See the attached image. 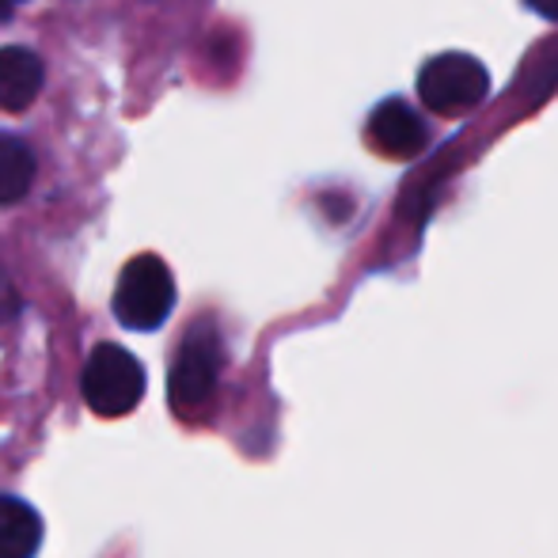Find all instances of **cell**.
I'll list each match as a JSON object with an SVG mask.
<instances>
[{
	"mask_svg": "<svg viewBox=\"0 0 558 558\" xmlns=\"http://www.w3.org/2000/svg\"><path fill=\"white\" fill-rule=\"evenodd\" d=\"M368 145L388 160H411L429 145V130L407 99L391 96L368 118Z\"/></svg>",
	"mask_w": 558,
	"mask_h": 558,
	"instance_id": "5",
	"label": "cell"
},
{
	"mask_svg": "<svg viewBox=\"0 0 558 558\" xmlns=\"http://www.w3.org/2000/svg\"><path fill=\"white\" fill-rule=\"evenodd\" d=\"M490 92V73L471 53H437L418 73V99L434 114H460L478 107Z\"/></svg>",
	"mask_w": 558,
	"mask_h": 558,
	"instance_id": "4",
	"label": "cell"
},
{
	"mask_svg": "<svg viewBox=\"0 0 558 558\" xmlns=\"http://www.w3.org/2000/svg\"><path fill=\"white\" fill-rule=\"evenodd\" d=\"M35 183V153L20 137H0V206H12Z\"/></svg>",
	"mask_w": 558,
	"mask_h": 558,
	"instance_id": "8",
	"label": "cell"
},
{
	"mask_svg": "<svg viewBox=\"0 0 558 558\" xmlns=\"http://www.w3.org/2000/svg\"><path fill=\"white\" fill-rule=\"evenodd\" d=\"M217 376H221V338L214 327H194L191 338L183 342V350L171 361L168 376V399L175 407V414L183 418H198L209 407L217 391Z\"/></svg>",
	"mask_w": 558,
	"mask_h": 558,
	"instance_id": "3",
	"label": "cell"
},
{
	"mask_svg": "<svg viewBox=\"0 0 558 558\" xmlns=\"http://www.w3.org/2000/svg\"><path fill=\"white\" fill-rule=\"evenodd\" d=\"M175 308V281L163 258L137 255L114 289V316L130 331H156Z\"/></svg>",
	"mask_w": 558,
	"mask_h": 558,
	"instance_id": "1",
	"label": "cell"
},
{
	"mask_svg": "<svg viewBox=\"0 0 558 558\" xmlns=\"http://www.w3.org/2000/svg\"><path fill=\"white\" fill-rule=\"evenodd\" d=\"M8 308V281H4V274H0V312Z\"/></svg>",
	"mask_w": 558,
	"mask_h": 558,
	"instance_id": "10",
	"label": "cell"
},
{
	"mask_svg": "<svg viewBox=\"0 0 558 558\" xmlns=\"http://www.w3.org/2000/svg\"><path fill=\"white\" fill-rule=\"evenodd\" d=\"M524 4H529L536 15H544V20H555L558 23V0H524Z\"/></svg>",
	"mask_w": 558,
	"mask_h": 558,
	"instance_id": "9",
	"label": "cell"
},
{
	"mask_svg": "<svg viewBox=\"0 0 558 558\" xmlns=\"http://www.w3.org/2000/svg\"><path fill=\"white\" fill-rule=\"evenodd\" d=\"M43 58L27 46H4L0 50V107L4 111H27L43 92Z\"/></svg>",
	"mask_w": 558,
	"mask_h": 558,
	"instance_id": "6",
	"label": "cell"
},
{
	"mask_svg": "<svg viewBox=\"0 0 558 558\" xmlns=\"http://www.w3.org/2000/svg\"><path fill=\"white\" fill-rule=\"evenodd\" d=\"M8 15H12V4H8V0H0V20H8Z\"/></svg>",
	"mask_w": 558,
	"mask_h": 558,
	"instance_id": "11",
	"label": "cell"
},
{
	"mask_svg": "<svg viewBox=\"0 0 558 558\" xmlns=\"http://www.w3.org/2000/svg\"><path fill=\"white\" fill-rule=\"evenodd\" d=\"M43 544V517L27 501L0 494V558H35Z\"/></svg>",
	"mask_w": 558,
	"mask_h": 558,
	"instance_id": "7",
	"label": "cell"
},
{
	"mask_svg": "<svg viewBox=\"0 0 558 558\" xmlns=\"http://www.w3.org/2000/svg\"><path fill=\"white\" fill-rule=\"evenodd\" d=\"M81 391L84 403L96 414L118 418V414H130L141 403V396H145V368L122 345H96V353L84 365Z\"/></svg>",
	"mask_w": 558,
	"mask_h": 558,
	"instance_id": "2",
	"label": "cell"
}]
</instances>
